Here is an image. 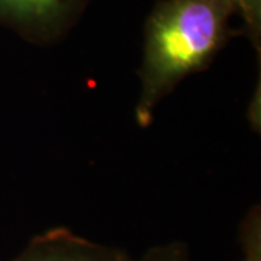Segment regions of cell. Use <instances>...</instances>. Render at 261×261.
I'll use <instances>...</instances> for the list:
<instances>
[{"label": "cell", "mask_w": 261, "mask_h": 261, "mask_svg": "<svg viewBox=\"0 0 261 261\" xmlns=\"http://www.w3.org/2000/svg\"><path fill=\"white\" fill-rule=\"evenodd\" d=\"M126 251L57 226L35 235L12 261H130Z\"/></svg>", "instance_id": "3"}, {"label": "cell", "mask_w": 261, "mask_h": 261, "mask_svg": "<svg viewBox=\"0 0 261 261\" xmlns=\"http://www.w3.org/2000/svg\"><path fill=\"white\" fill-rule=\"evenodd\" d=\"M241 261H261V215L260 206H254L240 226Z\"/></svg>", "instance_id": "4"}, {"label": "cell", "mask_w": 261, "mask_h": 261, "mask_svg": "<svg viewBox=\"0 0 261 261\" xmlns=\"http://www.w3.org/2000/svg\"><path fill=\"white\" fill-rule=\"evenodd\" d=\"M130 261H189V251L187 245L180 241L160 244L149 248L140 260Z\"/></svg>", "instance_id": "5"}, {"label": "cell", "mask_w": 261, "mask_h": 261, "mask_svg": "<svg viewBox=\"0 0 261 261\" xmlns=\"http://www.w3.org/2000/svg\"><path fill=\"white\" fill-rule=\"evenodd\" d=\"M87 0H0V25L35 44L54 42L82 15Z\"/></svg>", "instance_id": "2"}, {"label": "cell", "mask_w": 261, "mask_h": 261, "mask_svg": "<svg viewBox=\"0 0 261 261\" xmlns=\"http://www.w3.org/2000/svg\"><path fill=\"white\" fill-rule=\"evenodd\" d=\"M260 41L261 0H161L145 25L135 121L152 123L159 103L186 77L206 70L218 53L248 32Z\"/></svg>", "instance_id": "1"}]
</instances>
